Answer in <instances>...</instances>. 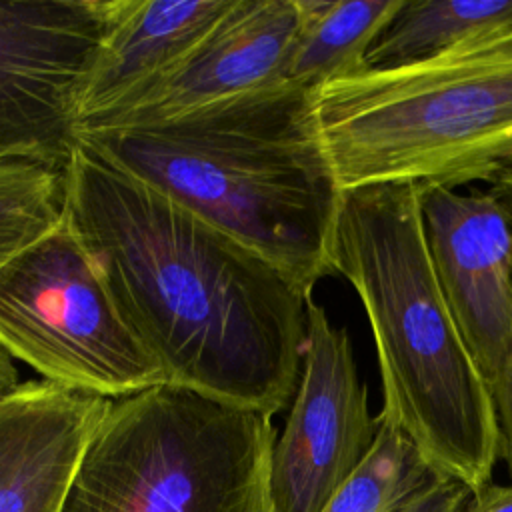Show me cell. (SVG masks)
<instances>
[{
  "label": "cell",
  "instance_id": "6",
  "mask_svg": "<svg viewBox=\"0 0 512 512\" xmlns=\"http://www.w3.org/2000/svg\"><path fill=\"white\" fill-rule=\"evenodd\" d=\"M0 348L52 384L108 400L166 382L64 216L0 266Z\"/></svg>",
  "mask_w": 512,
  "mask_h": 512
},
{
  "label": "cell",
  "instance_id": "19",
  "mask_svg": "<svg viewBox=\"0 0 512 512\" xmlns=\"http://www.w3.org/2000/svg\"><path fill=\"white\" fill-rule=\"evenodd\" d=\"M464 512H512V484H488L472 494Z\"/></svg>",
  "mask_w": 512,
  "mask_h": 512
},
{
  "label": "cell",
  "instance_id": "11",
  "mask_svg": "<svg viewBox=\"0 0 512 512\" xmlns=\"http://www.w3.org/2000/svg\"><path fill=\"white\" fill-rule=\"evenodd\" d=\"M302 20L300 0H234L180 68L106 128L168 120L284 82Z\"/></svg>",
  "mask_w": 512,
  "mask_h": 512
},
{
  "label": "cell",
  "instance_id": "1",
  "mask_svg": "<svg viewBox=\"0 0 512 512\" xmlns=\"http://www.w3.org/2000/svg\"><path fill=\"white\" fill-rule=\"evenodd\" d=\"M64 218L168 384L270 418L292 404L310 298L272 262L80 144Z\"/></svg>",
  "mask_w": 512,
  "mask_h": 512
},
{
  "label": "cell",
  "instance_id": "4",
  "mask_svg": "<svg viewBox=\"0 0 512 512\" xmlns=\"http://www.w3.org/2000/svg\"><path fill=\"white\" fill-rule=\"evenodd\" d=\"M312 106L342 190L492 182L512 168V28L330 80Z\"/></svg>",
  "mask_w": 512,
  "mask_h": 512
},
{
  "label": "cell",
  "instance_id": "18",
  "mask_svg": "<svg viewBox=\"0 0 512 512\" xmlns=\"http://www.w3.org/2000/svg\"><path fill=\"white\" fill-rule=\"evenodd\" d=\"M490 394L500 434V458L512 478V368L490 388Z\"/></svg>",
  "mask_w": 512,
  "mask_h": 512
},
{
  "label": "cell",
  "instance_id": "3",
  "mask_svg": "<svg viewBox=\"0 0 512 512\" xmlns=\"http://www.w3.org/2000/svg\"><path fill=\"white\" fill-rule=\"evenodd\" d=\"M332 270L352 284L372 328L378 418L400 428L438 476L484 490L500 460L492 394L436 280L420 188L344 190Z\"/></svg>",
  "mask_w": 512,
  "mask_h": 512
},
{
  "label": "cell",
  "instance_id": "20",
  "mask_svg": "<svg viewBox=\"0 0 512 512\" xmlns=\"http://www.w3.org/2000/svg\"><path fill=\"white\" fill-rule=\"evenodd\" d=\"M18 370L14 368L12 358L0 348V396L18 386Z\"/></svg>",
  "mask_w": 512,
  "mask_h": 512
},
{
  "label": "cell",
  "instance_id": "21",
  "mask_svg": "<svg viewBox=\"0 0 512 512\" xmlns=\"http://www.w3.org/2000/svg\"><path fill=\"white\" fill-rule=\"evenodd\" d=\"M490 190L496 192L502 198V202L506 204V208L510 212V218H512V168L502 172L500 176H496L490 182Z\"/></svg>",
  "mask_w": 512,
  "mask_h": 512
},
{
  "label": "cell",
  "instance_id": "7",
  "mask_svg": "<svg viewBox=\"0 0 512 512\" xmlns=\"http://www.w3.org/2000/svg\"><path fill=\"white\" fill-rule=\"evenodd\" d=\"M108 0L0 2V164L64 170Z\"/></svg>",
  "mask_w": 512,
  "mask_h": 512
},
{
  "label": "cell",
  "instance_id": "13",
  "mask_svg": "<svg viewBox=\"0 0 512 512\" xmlns=\"http://www.w3.org/2000/svg\"><path fill=\"white\" fill-rule=\"evenodd\" d=\"M406 0H300L302 30L286 82L310 90L356 74Z\"/></svg>",
  "mask_w": 512,
  "mask_h": 512
},
{
  "label": "cell",
  "instance_id": "10",
  "mask_svg": "<svg viewBox=\"0 0 512 512\" xmlns=\"http://www.w3.org/2000/svg\"><path fill=\"white\" fill-rule=\"evenodd\" d=\"M234 0H108L76 106V134L136 108L194 52Z\"/></svg>",
  "mask_w": 512,
  "mask_h": 512
},
{
  "label": "cell",
  "instance_id": "8",
  "mask_svg": "<svg viewBox=\"0 0 512 512\" xmlns=\"http://www.w3.org/2000/svg\"><path fill=\"white\" fill-rule=\"evenodd\" d=\"M306 318L300 382L272 452L274 512H320L362 464L380 428L346 328L334 326L312 298Z\"/></svg>",
  "mask_w": 512,
  "mask_h": 512
},
{
  "label": "cell",
  "instance_id": "16",
  "mask_svg": "<svg viewBox=\"0 0 512 512\" xmlns=\"http://www.w3.org/2000/svg\"><path fill=\"white\" fill-rule=\"evenodd\" d=\"M64 216V170L34 162L0 164V266Z\"/></svg>",
  "mask_w": 512,
  "mask_h": 512
},
{
  "label": "cell",
  "instance_id": "2",
  "mask_svg": "<svg viewBox=\"0 0 512 512\" xmlns=\"http://www.w3.org/2000/svg\"><path fill=\"white\" fill-rule=\"evenodd\" d=\"M76 144L234 236L308 298L334 272L344 190L306 86L276 82L168 120L86 130Z\"/></svg>",
  "mask_w": 512,
  "mask_h": 512
},
{
  "label": "cell",
  "instance_id": "17",
  "mask_svg": "<svg viewBox=\"0 0 512 512\" xmlns=\"http://www.w3.org/2000/svg\"><path fill=\"white\" fill-rule=\"evenodd\" d=\"M470 498L472 492L462 482L438 476L396 512H464Z\"/></svg>",
  "mask_w": 512,
  "mask_h": 512
},
{
  "label": "cell",
  "instance_id": "5",
  "mask_svg": "<svg viewBox=\"0 0 512 512\" xmlns=\"http://www.w3.org/2000/svg\"><path fill=\"white\" fill-rule=\"evenodd\" d=\"M272 418L158 384L110 402L66 512H274Z\"/></svg>",
  "mask_w": 512,
  "mask_h": 512
},
{
  "label": "cell",
  "instance_id": "12",
  "mask_svg": "<svg viewBox=\"0 0 512 512\" xmlns=\"http://www.w3.org/2000/svg\"><path fill=\"white\" fill-rule=\"evenodd\" d=\"M108 398L28 380L0 396V512H66Z\"/></svg>",
  "mask_w": 512,
  "mask_h": 512
},
{
  "label": "cell",
  "instance_id": "14",
  "mask_svg": "<svg viewBox=\"0 0 512 512\" xmlns=\"http://www.w3.org/2000/svg\"><path fill=\"white\" fill-rule=\"evenodd\" d=\"M512 28V0H406L366 56L368 68L422 60L474 36Z\"/></svg>",
  "mask_w": 512,
  "mask_h": 512
},
{
  "label": "cell",
  "instance_id": "15",
  "mask_svg": "<svg viewBox=\"0 0 512 512\" xmlns=\"http://www.w3.org/2000/svg\"><path fill=\"white\" fill-rule=\"evenodd\" d=\"M436 478L412 440L380 420L370 452L320 512H396Z\"/></svg>",
  "mask_w": 512,
  "mask_h": 512
},
{
  "label": "cell",
  "instance_id": "9",
  "mask_svg": "<svg viewBox=\"0 0 512 512\" xmlns=\"http://www.w3.org/2000/svg\"><path fill=\"white\" fill-rule=\"evenodd\" d=\"M426 242L454 322L492 388L512 368V218L492 192L420 190Z\"/></svg>",
  "mask_w": 512,
  "mask_h": 512
}]
</instances>
